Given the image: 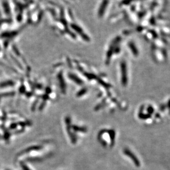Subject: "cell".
I'll return each instance as SVG.
<instances>
[{"label":"cell","instance_id":"cell-1","mask_svg":"<svg viewBox=\"0 0 170 170\" xmlns=\"http://www.w3.org/2000/svg\"><path fill=\"white\" fill-rule=\"evenodd\" d=\"M125 154H126V155H128V156H129L130 158H131V160L134 161V163H135V165L136 166H138V167L140 166V163L139 160H138L137 158L135 157V156L134 155L131 151H129V150H125Z\"/></svg>","mask_w":170,"mask_h":170},{"label":"cell","instance_id":"cell-2","mask_svg":"<svg viewBox=\"0 0 170 170\" xmlns=\"http://www.w3.org/2000/svg\"><path fill=\"white\" fill-rule=\"evenodd\" d=\"M122 77L123 82L125 83L126 81V65L125 63L123 62L122 63Z\"/></svg>","mask_w":170,"mask_h":170},{"label":"cell","instance_id":"cell-3","mask_svg":"<svg viewBox=\"0 0 170 170\" xmlns=\"http://www.w3.org/2000/svg\"><path fill=\"white\" fill-rule=\"evenodd\" d=\"M14 85H15V82L12 81H7L0 83V87L3 88L6 87L12 86Z\"/></svg>","mask_w":170,"mask_h":170},{"label":"cell","instance_id":"cell-4","mask_svg":"<svg viewBox=\"0 0 170 170\" xmlns=\"http://www.w3.org/2000/svg\"><path fill=\"white\" fill-rule=\"evenodd\" d=\"M129 46L130 49H131L132 53H133L134 55H135V56L138 55V50L137 48H136L135 45L134 44V43L132 42H130L129 44Z\"/></svg>","mask_w":170,"mask_h":170},{"label":"cell","instance_id":"cell-5","mask_svg":"<svg viewBox=\"0 0 170 170\" xmlns=\"http://www.w3.org/2000/svg\"><path fill=\"white\" fill-rule=\"evenodd\" d=\"M15 94V93L13 92H8V93H5L0 94V97H6V96H13Z\"/></svg>","mask_w":170,"mask_h":170},{"label":"cell","instance_id":"cell-6","mask_svg":"<svg viewBox=\"0 0 170 170\" xmlns=\"http://www.w3.org/2000/svg\"><path fill=\"white\" fill-rule=\"evenodd\" d=\"M76 77L74 76H73L72 75H70V77L71 78H72V80H76V81L75 82H76L77 83H78V84H81V80H80V79L78 78H77Z\"/></svg>","mask_w":170,"mask_h":170}]
</instances>
